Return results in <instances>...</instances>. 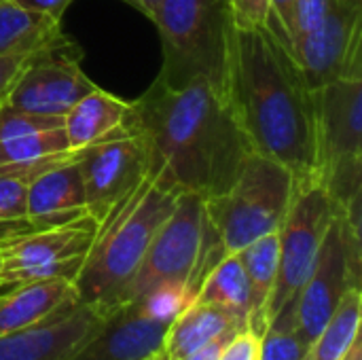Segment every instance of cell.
<instances>
[{
	"instance_id": "6da1fadb",
	"label": "cell",
	"mask_w": 362,
	"mask_h": 360,
	"mask_svg": "<svg viewBox=\"0 0 362 360\" xmlns=\"http://www.w3.org/2000/svg\"><path fill=\"white\" fill-rule=\"evenodd\" d=\"M129 129L146 144V178L204 199L227 191L250 153L225 95L204 79L178 89L155 79L132 102Z\"/></svg>"
},
{
	"instance_id": "7a4b0ae2",
	"label": "cell",
	"mask_w": 362,
	"mask_h": 360,
	"mask_svg": "<svg viewBox=\"0 0 362 360\" xmlns=\"http://www.w3.org/2000/svg\"><path fill=\"white\" fill-rule=\"evenodd\" d=\"M225 102L250 151L316 182V104L293 53L263 25L231 30Z\"/></svg>"
},
{
	"instance_id": "3957f363",
	"label": "cell",
	"mask_w": 362,
	"mask_h": 360,
	"mask_svg": "<svg viewBox=\"0 0 362 360\" xmlns=\"http://www.w3.org/2000/svg\"><path fill=\"white\" fill-rule=\"evenodd\" d=\"M178 193L144 178L98 225L95 240L74 280L78 301L112 312L125 293Z\"/></svg>"
},
{
	"instance_id": "277c9868",
	"label": "cell",
	"mask_w": 362,
	"mask_h": 360,
	"mask_svg": "<svg viewBox=\"0 0 362 360\" xmlns=\"http://www.w3.org/2000/svg\"><path fill=\"white\" fill-rule=\"evenodd\" d=\"M151 21L161 38V83L178 89L204 79L225 91L233 30L227 0H161Z\"/></svg>"
},
{
	"instance_id": "5b68a950",
	"label": "cell",
	"mask_w": 362,
	"mask_h": 360,
	"mask_svg": "<svg viewBox=\"0 0 362 360\" xmlns=\"http://www.w3.org/2000/svg\"><path fill=\"white\" fill-rule=\"evenodd\" d=\"M297 180L280 161L250 151L233 182L204 199V214L223 255H235L255 240L280 231Z\"/></svg>"
},
{
	"instance_id": "8992f818",
	"label": "cell",
	"mask_w": 362,
	"mask_h": 360,
	"mask_svg": "<svg viewBox=\"0 0 362 360\" xmlns=\"http://www.w3.org/2000/svg\"><path fill=\"white\" fill-rule=\"evenodd\" d=\"M316 182L337 210L361 204L362 76L333 81L314 91Z\"/></svg>"
},
{
	"instance_id": "52a82bcc",
	"label": "cell",
	"mask_w": 362,
	"mask_h": 360,
	"mask_svg": "<svg viewBox=\"0 0 362 360\" xmlns=\"http://www.w3.org/2000/svg\"><path fill=\"white\" fill-rule=\"evenodd\" d=\"M352 286H361V204L335 212L316 265L297 297L295 331L305 350Z\"/></svg>"
},
{
	"instance_id": "ba28073f",
	"label": "cell",
	"mask_w": 362,
	"mask_h": 360,
	"mask_svg": "<svg viewBox=\"0 0 362 360\" xmlns=\"http://www.w3.org/2000/svg\"><path fill=\"white\" fill-rule=\"evenodd\" d=\"M98 225L87 214L64 225L0 233V289L53 278L74 282L95 240Z\"/></svg>"
},
{
	"instance_id": "9c48e42d",
	"label": "cell",
	"mask_w": 362,
	"mask_h": 360,
	"mask_svg": "<svg viewBox=\"0 0 362 360\" xmlns=\"http://www.w3.org/2000/svg\"><path fill=\"white\" fill-rule=\"evenodd\" d=\"M335 212L337 206L320 182H310L295 189L291 208L278 231V276L267 306V327L288 303L297 301L316 265L325 233Z\"/></svg>"
},
{
	"instance_id": "30bf717a",
	"label": "cell",
	"mask_w": 362,
	"mask_h": 360,
	"mask_svg": "<svg viewBox=\"0 0 362 360\" xmlns=\"http://www.w3.org/2000/svg\"><path fill=\"white\" fill-rule=\"evenodd\" d=\"M204 252V197L182 191L174 210L155 233L127 293L125 303L161 286H185L193 295V278ZM195 299V295H193ZM123 303V306H125Z\"/></svg>"
},
{
	"instance_id": "8fae6325",
	"label": "cell",
	"mask_w": 362,
	"mask_h": 360,
	"mask_svg": "<svg viewBox=\"0 0 362 360\" xmlns=\"http://www.w3.org/2000/svg\"><path fill=\"white\" fill-rule=\"evenodd\" d=\"M83 53L66 34L34 51L6 95V104L47 117H64L98 85L81 68Z\"/></svg>"
},
{
	"instance_id": "7c38bea8",
	"label": "cell",
	"mask_w": 362,
	"mask_h": 360,
	"mask_svg": "<svg viewBox=\"0 0 362 360\" xmlns=\"http://www.w3.org/2000/svg\"><path fill=\"white\" fill-rule=\"evenodd\" d=\"M293 57L312 91L362 76V0H335L322 23L297 40Z\"/></svg>"
},
{
	"instance_id": "4fadbf2b",
	"label": "cell",
	"mask_w": 362,
	"mask_h": 360,
	"mask_svg": "<svg viewBox=\"0 0 362 360\" xmlns=\"http://www.w3.org/2000/svg\"><path fill=\"white\" fill-rule=\"evenodd\" d=\"M87 212L100 223L106 214L127 197L148 172V151L144 140L127 129L112 138L93 142L81 151H74Z\"/></svg>"
},
{
	"instance_id": "5bb4252c",
	"label": "cell",
	"mask_w": 362,
	"mask_h": 360,
	"mask_svg": "<svg viewBox=\"0 0 362 360\" xmlns=\"http://www.w3.org/2000/svg\"><path fill=\"white\" fill-rule=\"evenodd\" d=\"M72 151L64 117L34 115L0 104V172L32 178Z\"/></svg>"
},
{
	"instance_id": "9a60e30c",
	"label": "cell",
	"mask_w": 362,
	"mask_h": 360,
	"mask_svg": "<svg viewBox=\"0 0 362 360\" xmlns=\"http://www.w3.org/2000/svg\"><path fill=\"white\" fill-rule=\"evenodd\" d=\"M108 316L98 306L76 301L40 325L0 335V360H68Z\"/></svg>"
},
{
	"instance_id": "2e32d148",
	"label": "cell",
	"mask_w": 362,
	"mask_h": 360,
	"mask_svg": "<svg viewBox=\"0 0 362 360\" xmlns=\"http://www.w3.org/2000/svg\"><path fill=\"white\" fill-rule=\"evenodd\" d=\"M168 327L129 301L110 312L106 323L68 360H144L161 350Z\"/></svg>"
},
{
	"instance_id": "e0dca14e",
	"label": "cell",
	"mask_w": 362,
	"mask_h": 360,
	"mask_svg": "<svg viewBox=\"0 0 362 360\" xmlns=\"http://www.w3.org/2000/svg\"><path fill=\"white\" fill-rule=\"evenodd\" d=\"M87 214L85 189L74 151L30 178L25 193L28 229L64 225Z\"/></svg>"
},
{
	"instance_id": "ac0fdd59",
	"label": "cell",
	"mask_w": 362,
	"mask_h": 360,
	"mask_svg": "<svg viewBox=\"0 0 362 360\" xmlns=\"http://www.w3.org/2000/svg\"><path fill=\"white\" fill-rule=\"evenodd\" d=\"M6 289L0 295V335L40 325L55 312L78 301L74 282L62 278L32 280Z\"/></svg>"
},
{
	"instance_id": "d6986e66",
	"label": "cell",
	"mask_w": 362,
	"mask_h": 360,
	"mask_svg": "<svg viewBox=\"0 0 362 360\" xmlns=\"http://www.w3.org/2000/svg\"><path fill=\"white\" fill-rule=\"evenodd\" d=\"M132 102H125L100 87L83 95L64 115V134L70 151L112 138L129 129Z\"/></svg>"
},
{
	"instance_id": "ffe728a7",
	"label": "cell",
	"mask_w": 362,
	"mask_h": 360,
	"mask_svg": "<svg viewBox=\"0 0 362 360\" xmlns=\"http://www.w3.org/2000/svg\"><path fill=\"white\" fill-rule=\"evenodd\" d=\"M246 329V320L238 314L214 303L193 301L168 327L161 352L165 360H180L223 333H240Z\"/></svg>"
},
{
	"instance_id": "44dd1931",
	"label": "cell",
	"mask_w": 362,
	"mask_h": 360,
	"mask_svg": "<svg viewBox=\"0 0 362 360\" xmlns=\"http://www.w3.org/2000/svg\"><path fill=\"white\" fill-rule=\"evenodd\" d=\"M235 255L240 257L246 278H248V284H250L248 331L263 337L267 331V306H269L276 276H278L280 236H278V231L267 233Z\"/></svg>"
},
{
	"instance_id": "7402d4cb",
	"label": "cell",
	"mask_w": 362,
	"mask_h": 360,
	"mask_svg": "<svg viewBox=\"0 0 362 360\" xmlns=\"http://www.w3.org/2000/svg\"><path fill=\"white\" fill-rule=\"evenodd\" d=\"M62 23L13 0H0V57L34 53L59 38Z\"/></svg>"
},
{
	"instance_id": "603a6c76",
	"label": "cell",
	"mask_w": 362,
	"mask_h": 360,
	"mask_svg": "<svg viewBox=\"0 0 362 360\" xmlns=\"http://www.w3.org/2000/svg\"><path fill=\"white\" fill-rule=\"evenodd\" d=\"M202 303H214L221 306L240 318L246 320L250 316V284L244 272V265L238 255H225L221 257L204 276V280L197 286L195 299Z\"/></svg>"
},
{
	"instance_id": "cb8c5ba5",
	"label": "cell",
	"mask_w": 362,
	"mask_h": 360,
	"mask_svg": "<svg viewBox=\"0 0 362 360\" xmlns=\"http://www.w3.org/2000/svg\"><path fill=\"white\" fill-rule=\"evenodd\" d=\"M361 286L348 289L331 320L314 337L301 360H344L356 337L361 335Z\"/></svg>"
},
{
	"instance_id": "d4e9b609",
	"label": "cell",
	"mask_w": 362,
	"mask_h": 360,
	"mask_svg": "<svg viewBox=\"0 0 362 360\" xmlns=\"http://www.w3.org/2000/svg\"><path fill=\"white\" fill-rule=\"evenodd\" d=\"M238 28H267L291 51V11L295 0H227ZM293 53V51H291Z\"/></svg>"
},
{
	"instance_id": "484cf974",
	"label": "cell",
	"mask_w": 362,
	"mask_h": 360,
	"mask_svg": "<svg viewBox=\"0 0 362 360\" xmlns=\"http://www.w3.org/2000/svg\"><path fill=\"white\" fill-rule=\"evenodd\" d=\"M28 178L0 172V229L15 231L25 227V193Z\"/></svg>"
},
{
	"instance_id": "4316f807",
	"label": "cell",
	"mask_w": 362,
	"mask_h": 360,
	"mask_svg": "<svg viewBox=\"0 0 362 360\" xmlns=\"http://www.w3.org/2000/svg\"><path fill=\"white\" fill-rule=\"evenodd\" d=\"M335 0H295L291 11L288 36H291V51L295 49L297 40L314 32L322 19L329 15Z\"/></svg>"
},
{
	"instance_id": "83f0119b",
	"label": "cell",
	"mask_w": 362,
	"mask_h": 360,
	"mask_svg": "<svg viewBox=\"0 0 362 360\" xmlns=\"http://www.w3.org/2000/svg\"><path fill=\"white\" fill-rule=\"evenodd\" d=\"M261 354V337L252 331H240L223 350L218 360H259Z\"/></svg>"
},
{
	"instance_id": "f1b7e54d",
	"label": "cell",
	"mask_w": 362,
	"mask_h": 360,
	"mask_svg": "<svg viewBox=\"0 0 362 360\" xmlns=\"http://www.w3.org/2000/svg\"><path fill=\"white\" fill-rule=\"evenodd\" d=\"M32 53H19V55H2L0 57V104L11 93L13 85L17 83L19 74L23 72L28 57Z\"/></svg>"
},
{
	"instance_id": "f546056e",
	"label": "cell",
	"mask_w": 362,
	"mask_h": 360,
	"mask_svg": "<svg viewBox=\"0 0 362 360\" xmlns=\"http://www.w3.org/2000/svg\"><path fill=\"white\" fill-rule=\"evenodd\" d=\"M13 2H17L23 8H30L34 13H42V15H47V17H51V19L62 23L64 13L68 11V6L74 0H13Z\"/></svg>"
},
{
	"instance_id": "4dcf8cb0",
	"label": "cell",
	"mask_w": 362,
	"mask_h": 360,
	"mask_svg": "<svg viewBox=\"0 0 362 360\" xmlns=\"http://www.w3.org/2000/svg\"><path fill=\"white\" fill-rule=\"evenodd\" d=\"M235 335H238V333H233V331L223 333V335H218V337H214L212 342L199 346L197 350H193L191 354H187L185 359L180 360H218V356L223 354V350L227 348V344H229Z\"/></svg>"
},
{
	"instance_id": "1f68e13d",
	"label": "cell",
	"mask_w": 362,
	"mask_h": 360,
	"mask_svg": "<svg viewBox=\"0 0 362 360\" xmlns=\"http://www.w3.org/2000/svg\"><path fill=\"white\" fill-rule=\"evenodd\" d=\"M123 2L132 4V6L138 8L142 15H146L148 19H153V15H155V11H157V6H159L161 0H123Z\"/></svg>"
},
{
	"instance_id": "d6a6232c",
	"label": "cell",
	"mask_w": 362,
	"mask_h": 360,
	"mask_svg": "<svg viewBox=\"0 0 362 360\" xmlns=\"http://www.w3.org/2000/svg\"><path fill=\"white\" fill-rule=\"evenodd\" d=\"M344 360H362V337L358 335L356 342L352 344V348L348 350V354L344 356Z\"/></svg>"
},
{
	"instance_id": "836d02e7",
	"label": "cell",
	"mask_w": 362,
	"mask_h": 360,
	"mask_svg": "<svg viewBox=\"0 0 362 360\" xmlns=\"http://www.w3.org/2000/svg\"><path fill=\"white\" fill-rule=\"evenodd\" d=\"M144 360H165V356H163V352L159 350V352H155V354H151V356H146Z\"/></svg>"
},
{
	"instance_id": "e575fe53",
	"label": "cell",
	"mask_w": 362,
	"mask_h": 360,
	"mask_svg": "<svg viewBox=\"0 0 362 360\" xmlns=\"http://www.w3.org/2000/svg\"><path fill=\"white\" fill-rule=\"evenodd\" d=\"M0 265H2V263H0Z\"/></svg>"
}]
</instances>
